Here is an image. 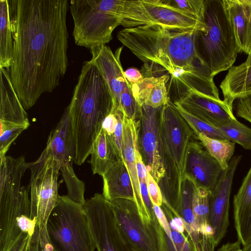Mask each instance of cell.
I'll use <instances>...</instances> for the list:
<instances>
[{
  "label": "cell",
  "mask_w": 251,
  "mask_h": 251,
  "mask_svg": "<svg viewBox=\"0 0 251 251\" xmlns=\"http://www.w3.org/2000/svg\"><path fill=\"white\" fill-rule=\"evenodd\" d=\"M122 49V47L119 48L114 53L106 45L90 49L91 60L105 80L114 99V107L117 109L119 107L122 93L129 83L125 76L121 63Z\"/></svg>",
  "instance_id": "cell-15"
},
{
  "label": "cell",
  "mask_w": 251,
  "mask_h": 251,
  "mask_svg": "<svg viewBox=\"0 0 251 251\" xmlns=\"http://www.w3.org/2000/svg\"><path fill=\"white\" fill-rule=\"evenodd\" d=\"M243 251H251V243L243 248Z\"/></svg>",
  "instance_id": "cell-47"
},
{
  "label": "cell",
  "mask_w": 251,
  "mask_h": 251,
  "mask_svg": "<svg viewBox=\"0 0 251 251\" xmlns=\"http://www.w3.org/2000/svg\"><path fill=\"white\" fill-rule=\"evenodd\" d=\"M117 123V118L113 110L104 119L102 124V128L109 135L111 136L115 132Z\"/></svg>",
  "instance_id": "cell-39"
},
{
  "label": "cell",
  "mask_w": 251,
  "mask_h": 251,
  "mask_svg": "<svg viewBox=\"0 0 251 251\" xmlns=\"http://www.w3.org/2000/svg\"><path fill=\"white\" fill-rule=\"evenodd\" d=\"M155 214L163 230L165 251H197L184 233L172 228L160 206L153 205Z\"/></svg>",
  "instance_id": "cell-29"
},
{
  "label": "cell",
  "mask_w": 251,
  "mask_h": 251,
  "mask_svg": "<svg viewBox=\"0 0 251 251\" xmlns=\"http://www.w3.org/2000/svg\"><path fill=\"white\" fill-rule=\"evenodd\" d=\"M141 106L136 102L132 94L131 85L128 83L122 93L119 109L127 118L138 121Z\"/></svg>",
  "instance_id": "cell-34"
},
{
  "label": "cell",
  "mask_w": 251,
  "mask_h": 251,
  "mask_svg": "<svg viewBox=\"0 0 251 251\" xmlns=\"http://www.w3.org/2000/svg\"><path fill=\"white\" fill-rule=\"evenodd\" d=\"M169 75L145 77L140 83L131 85L133 95L138 104L154 108L161 107L170 101L167 84Z\"/></svg>",
  "instance_id": "cell-22"
},
{
  "label": "cell",
  "mask_w": 251,
  "mask_h": 251,
  "mask_svg": "<svg viewBox=\"0 0 251 251\" xmlns=\"http://www.w3.org/2000/svg\"><path fill=\"white\" fill-rule=\"evenodd\" d=\"M102 195L108 201L122 199L135 202L132 183L123 160L118 161L103 176Z\"/></svg>",
  "instance_id": "cell-23"
},
{
  "label": "cell",
  "mask_w": 251,
  "mask_h": 251,
  "mask_svg": "<svg viewBox=\"0 0 251 251\" xmlns=\"http://www.w3.org/2000/svg\"><path fill=\"white\" fill-rule=\"evenodd\" d=\"M234 226L244 247L251 243V165L233 198Z\"/></svg>",
  "instance_id": "cell-21"
},
{
  "label": "cell",
  "mask_w": 251,
  "mask_h": 251,
  "mask_svg": "<svg viewBox=\"0 0 251 251\" xmlns=\"http://www.w3.org/2000/svg\"><path fill=\"white\" fill-rule=\"evenodd\" d=\"M196 185L192 180L184 176L181 185L180 202L176 213L184 222L186 235L197 251H202L205 239L198 232L192 211V199Z\"/></svg>",
  "instance_id": "cell-24"
},
{
  "label": "cell",
  "mask_w": 251,
  "mask_h": 251,
  "mask_svg": "<svg viewBox=\"0 0 251 251\" xmlns=\"http://www.w3.org/2000/svg\"><path fill=\"white\" fill-rule=\"evenodd\" d=\"M54 251H95L96 247L83 205L59 196L47 223Z\"/></svg>",
  "instance_id": "cell-7"
},
{
  "label": "cell",
  "mask_w": 251,
  "mask_h": 251,
  "mask_svg": "<svg viewBox=\"0 0 251 251\" xmlns=\"http://www.w3.org/2000/svg\"><path fill=\"white\" fill-rule=\"evenodd\" d=\"M117 118V123L114 133L110 136L113 143L116 152L121 160L123 159V120L124 114L119 109L113 108Z\"/></svg>",
  "instance_id": "cell-36"
},
{
  "label": "cell",
  "mask_w": 251,
  "mask_h": 251,
  "mask_svg": "<svg viewBox=\"0 0 251 251\" xmlns=\"http://www.w3.org/2000/svg\"><path fill=\"white\" fill-rule=\"evenodd\" d=\"M138 121L130 120L124 115L123 159L131 178L134 192L135 202L141 219L147 226L157 224L158 220H153L148 212L143 200L138 177L135 151L138 148Z\"/></svg>",
  "instance_id": "cell-16"
},
{
  "label": "cell",
  "mask_w": 251,
  "mask_h": 251,
  "mask_svg": "<svg viewBox=\"0 0 251 251\" xmlns=\"http://www.w3.org/2000/svg\"><path fill=\"white\" fill-rule=\"evenodd\" d=\"M196 31L144 25L124 28L117 38L144 63L146 71L162 70L169 74L167 89L173 103L192 91L221 100L214 77L197 53Z\"/></svg>",
  "instance_id": "cell-2"
},
{
  "label": "cell",
  "mask_w": 251,
  "mask_h": 251,
  "mask_svg": "<svg viewBox=\"0 0 251 251\" xmlns=\"http://www.w3.org/2000/svg\"><path fill=\"white\" fill-rule=\"evenodd\" d=\"M222 171L218 161L202 144L192 139L188 147L184 176L190 178L197 187L212 191Z\"/></svg>",
  "instance_id": "cell-13"
},
{
  "label": "cell",
  "mask_w": 251,
  "mask_h": 251,
  "mask_svg": "<svg viewBox=\"0 0 251 251\" xmlns=\"http://www.w3.org/2000/svg\"><path fill=\"white\" fill-rule=\"evenodd\" d=\"M174 104L192 129L195 136L199 133H201L211 138L226 139L224 135L217 127L207 124L192 115L184 110L178 104Z\"/></svg>",
  "instance_id": "cell-32"
},
{
  "label": "cell",
  "mask_w": 251,
  "mask_h": 251,
  "mask_svg": "<svg viewBox=\"0 0 251 251\" xmlns=\"http://www.w3.org/2000/svg\"><path fill=\"white\" fill-rule=\"evenodd\" d=\"M204 30L194 34L197 53L213 77L228 70L239 50L223 0H204Z\"/></svg>",
  "instance_id": "cell-5"
},
{
  "label": "cell",
  "mask_w": 251,
  "mask_h": 251,
  "mask_svg": "<svg viewBox=\"0 0 251 251\" xmlns=\"http://www.w3.org/2000/svg\"><path fill=\"white\" fill-rule=\"evenodd\" d=\"M242 155L234 156L227 168L222 171L219 181L210 197L209 222L214 231L216 248L225 237L229 226L230 196L233 177Z\"/></svg>",
  "instance_id": "cell-12"
},
{
  "label": "cell",
  "mask_w": 251,
  "mask_h": 251,
  "mask_svg": "<svg viewBox=\"0 0 251 251\" xmlns=\"http://www.w3.org/2000/svg\"><path fill=\"white\" fill-rule=\"evenodd\" d=\"M89 161L94 174L102 177L119 161V158L110 136L101 128L94 141Z\"/></svg>",
  "instance_id": "cell-26"
},
{
  "label": "cell",
  "mask_w": 251,
  "mask_h": 251,
  "mask_svg": "<svg viewBox=\"0 0 251 251\" xmlns=\"http://www.w3.org/2000/svg\"><path fill=\"white\" fill-rule=\"evenodd\" d=\"M162 106L154 108L143 104L141 106L138 120V150L148 172L157 183L165 174L159 138V123Z\"/></svg>",
  "instance_id": "cell-11"
},
{
  "label": "cell",
  "mask_w": 251,
  "mask_h": 251,
  "mask_svg": "<svg viewBox=\"0 0 251 251\" xmlns=\"http://www.w3.org/2000/svg\"><path fill=\"white\" fill-rule=\"evenodd\" d=\"M244 63L247 65H251V54L248 56L247 59Z\"/></svg>",
  "instance_id": "cell-46"
},
{
  "label": "cell",
  "mask_w": 251,
  "mask_h": 251,
  "mask_svg": "<svg viewBox=\"0 0 251 251\" xmlns=\"http://www.w3.org/2000/svg\"><path fill=\"white\" fill-rule=\"evenodd\" d=\"M33 234L24 233L10 251H29Z\"/></svg>",
  "instance_id": "cell-41"
},
{
  "label": "cell",
  "mask_w": 251,
  "mask_h": 251,
  "mask_svg": "<svg viewBox=\"0 0 251 251\" xmlns=\"http://www.w3.org/2000/svg\"><path fill=\"white\" fill-rule=\"evenodd\" d=\"M13 37L11 80L24 108L53 92L67 71V0H8Z\"/></svg>",
  "instance_id": "cell-1"
},
{
  "label": "cell",
  "mask_w": 251,
  "mask_h": 251,
  "mask_svg": "<svg viewBox=\"0 0 251 251\" xmlns=\"http://www.w3.org/2000/svg\"><path fill=\"white\" fill-rule=\"evenodd\" d=\"M13 43L8 0H0V68L10 69Z\"/></svg>",
  "instance_id": "cell-28"
},
{
  "label": "cell",
  "mask_w": 251,
  "mask_h": 251,
  "mask_svg": "<svg viewBox=\"0 0 251 251\" xmlns=\"http://www.w3.org/2000/svg\"><path fill=\"white\" fill-rule=\"evenodd\" d=\"M0 124V159H1L6 156L12 143L28 127L22 125Z\"/></svg>",
  "instance_id": "cell-35"
},
{
  "label": "cell",
  "mask_w": 251,
  "mask_h": 251,
  "mask_svg": "<svg viewBox=\"0 0 251 251\" xmlns=\"http://www.w3.org/2000/svg\"><path fill=\"white\" fill-rule=\"evenodd\" d=\"M147 185L151 200L153 205L161 206L163 203V197L160 188L150 173L148 172Z\"/></svg>",
  "instance_id": "cell-37"
},
{
  "label": "cell",
  "mask_w": 251,
  "mask_h": 251,
  "mask_svg": "<svg viewBox=\"0 0 251 251\" xmlns=\"http://www.w3.org/2000/svg\"><path fill=\"white\" fill-rule=\"evenodd\" d=\"M195 136L208 153L218 161L222 170H226L233 157L235 144L227 139L211 138L201 133Z\"/></svg>",
  "instance_id": "cell-30"
},
{
  "label": "cell",
  "mask_w": 251,
  "mask_h": 251,
  "mask_svg": "<svg viewBox=\"0 0 251 251\" xmlns=\"http://www.w3.org/2000/svg\"><path fill=\"white\" fill-rule=\"evenodd\" d=\"M194 133L175 104L169 101L161 109L159 123L160 152L165 170L158 183L163 201L173 210L179 205L188 147Z\"/></svg>",
  "instance_id": "cell-4"
},
{
  "label": "cell",
  "mask_w": 251,
  "mask_h": 251,
  "mask_svg": "<svg viewBox=\"0 0 251 251\" xmlns=\"http://www.w3.org/2000/svg\"><path fill=\"white\" fill-rule=\"evenodd\" d=\"M114 105L111 92L99 69L91 60L84 61L69 105L76 147L75 164L81 165L90 155L102 122Z\"/></svg>",
  "instance_id": "cell-3"
},
{
  "label": "cell",
  "mask_w": 251,
  "mask_h": 251,
  "mask_svg": "<svg viewBox=\"0 0 251 251\" xmlns=\"http://www.w3.org/2000/svg\"><path fill=\"white\" fill-rule=\"evenodd\" d=\"M164 4L204 22V0H161Z\"/></svg>",
  "instance_id": "cell-33"
},
{
  "label": "cell",
  "mask_w": 251,
  "mask_h": 251,
  "mask_svg": "<svg viewBox=\"0 0 251 251\" xmlns=\"http://www.w3.org/2000/svg\"><path fill=\"white\" fill-rule=\"evenodd\" d=\"M28 167L31 172L28 186L30 218L37 220L39 228L46 227L59 196L58 177L60 164L46 148L35 162L28 163Z\"/></svg>",
  "instance_id": "cell-8"
},
{
  "label": "cell",
  "mask_w": 251,
  "mask_h": 251,
  "mask_svg": "<svg viewBox=\"0 0 251 251\" xmlns=\"http://www.w3.org/2000/svg\"><path fill=\"white\" fill-rule=\"evenodd\" d=\"M220 86L224 100L232 106L234 100L251 96V65L243 62L233 66L228 70Z\"/></svg>",
  "instance_id": "cell-25"
},
{
  "label": "cell",
  "mask_w": 251,
  "mask_h": 251,
  "mask_svg": "<svg viewBox=\"0 0 251 251\" xmlns=\"http://www.w3.org/2000/svg\"><path fill=\"white\" fill-rule=\"evenodd\" d=\"M158 25L171 29L203 31L205 22L166 5L161 0H141Z\"/></svg>",
  "instance_id": "cell-18"
},
{
  "label": "cell",
  "mask_w": 251,
  "mask_h": 251,
  "mask_svg": "<svg viewBox=\"0 0 251 251\" xmlns=\"http://www.w3.org/2000/svg\"><path fill=\"white\" fill-rule=\"evenodd\" d=\"M29 251H40L39 228L38 226L32 236Z\"/></svg>",
  "instance_id": "cell-45"
},
{
  "label": "cell",
  "mask_w": 251,
  "mask_h": 251,
  "mask_svg": "<svg viewBox=\"0 0 251 251\" xmlns=\"http://www.w3.org/2000/svg\"><path fill=\"white\" fill-rule=\"evenodd\" d=\"M46 148L59 162L60 166L72 165L74 162L76 147L69 105L50 132Z\"/></svg>",
  "instance_id": "cell-17"
},
{
  "label": "cell",
  "mask_w": 251,
  "mask_h": 251,
  "mask_svg": "<svg viewBox=\"0 0 251 251\" xmlns=\"http://www.w3.org/2000/svg\"><path fill=\"white\" fill-rule=\"evenodd\" d=\"M83 207L98 251H136L121 232L110 202L102 194H96Z\"/></svg>",
  "instance_id": "cell-10"
},
{
  "label": "cell",
  "mask_w": 251,
  "mask_h": 251,
  "mask_svg": "<svg viewBox=\"0 0 251 251\" xmlns=\"http://www.w3.org/2000/svg\"><path fill=\"white\" fill-rule=\"evenodd\" d=\"M0 124L29 126L26 113L11 80L9 70L0 68Z\"/></svg>",
  "instance_id": "cell-20"
},
{
  "label": "cell",
  "mask_w": 251,
  "mask_h": 251,
  "mask_svg": "<svg viewBox=\"0 0 251 251\" xmlns=\"http://www.w3.org/2000/svg\"><path fill=\"white\" fill-rule=\"evenodd\" d=\"M241 244L239 241L234 242H228L223 245L218 251H243Z\"/></svg>",
  "instance_id": "cell-44"
},
{
  "label": "cell",
  "mask_w": 251,
  "mask_h": 251,
  "mask_svg": "<svg viewBox=\"0 0 251 251\" xmlns=\"http://www.w3.org/2000/svg\"><path fill=\"white\" fill-rule=\"evenodd\" d=\"M135 154L136 169L139 179V182H147L148 171L143 161L141 155L139 152L138 147L136 150Z\"/></svg>",
  "instance_id": "cell-40"
},
{
  "label": "cell",
  "mask_w": 251,
  "mask_h": 251,
  "mask_svg": "<svg viewBox=\"0 0 251 251\" xmlns=\"http://www.w3.org/2000/svg\"><path fill=\"white\" fill-rule=\"evenodd\" d=\"M199 119L215 127L225 125L236 118L233 106L225 100H216L194 91L175 102Z\"/></svg>",
  "instance_id": "cell-14"
},
{
  "label": "cell",
  "mask_w": 251,
  "mask_h": 251,
  "mask_svg": "<svg viewBox=\"0 0 251 251\" xmlns=\"http://www.w3.org/2000/svg\"><path fill=\"white\" fill-rule=\"evenodd\" d=\"M239 52L251 54V0H223Z\"/></svg>",
  "instance_id": "cell-19"
},
{
  "label": "cell",
  "mask_w": 251,
  "mask_h": 251,
  "mask_svg": "<svg viewBox=\"0 0 251 251\" xmlns=\"http://www.w3.org/2000/svg\"><path fill=\"white\" fill-rule=\"evenodd\" d=\"M69 8L75 43L90 50L109 42L123 25L121 0H71Z\"/></svg>",
  "instance_id": "cell-6"
},
{
  "label": "cell",
  "mask_w": 251,
  "mask_h": 251,
  "mask_svg": "<svg viewBox=\"0 0 251 251\" xmlns=\"http://www.w3.org/2000/svg\"><path fill=\"white\" fill-rule=\"evenodd\" d=\"M236 113L237 117L242 118L251 124V96L237 99Z\"/></svg>",
  "instance_id": "cell-38"
},
{
  "label": "cell",
  "mask_w": 251,
  "mask_h": 251,
  "mask_svg": "<svg viewBox=\"0 0 251 251\" xmlns=\"http://www.w3.org/2000/svg\"><path fill=\"white\" fill-rule=\"evenodd\" d=\"M125 76L130 84L140 83L144 79V76L137 69L130 68L124 71Z\"/></svg>",
  "instance_id": "cell-43"
},
{
  "label": "cell",
  "mask_w": 251,
  "mask_h": 251,
  "mask_svg": "<svg viewBox=\"0 0 251 251\" xmlns=\"http://www.w3.org/2000/svg\"><path fill=\"white\" fill-rule=\"evenodd\" d=\"M217 127L226 139L245 150H251V128L249 127L236 119Z\"/></svg>",
  "instance_id": "cell-31"
},
{
  "label": "cell",
  "mask_w": 251,
  "mask_h": 251,
  "mask_svg": "<svg viewBox=\"0 0 251 251\" xmlns=\"http://www.w3.org/2000/svg\"><path fill=\"white\" fill-rule=\"evenodd\" d=\"M110 202L121 232L136 251H165L160 223L145 225L133 201L120 199Z\"/></svg>",
  "instance_id": "cell-9"
},
{
  "label": "cell",
  "mask_w": 251,
  "mask_h": 251,
  "mask_svg": "<svg viewBox=\"0 0 251 251\" xmlns=\"http://www.w3.org/2000/svg\"><path fill=\"white\" fill-rule=\"evenodd\" d=\"M211 193V191L209 190L196 186L192 199V211L198 232L214 245V231L209 222Z\"/></svg>",
  "instance_id": "cell-27"
},
{
  "label": "cell",
  "mask_w": 251,
  "mask_h": 251,
  "mask_svg": "<svg viewBox=\"0 0 251 251\" xmlns=\"http://www.w3.org/2000/svg\"><path fill=\"white\" fill-rule=\"evenodd\" d=\"M38 228L40 251H54L48 237L47 226Z\"/></svg>",
  "instance_id": "cell-42"
}]
</instances>
